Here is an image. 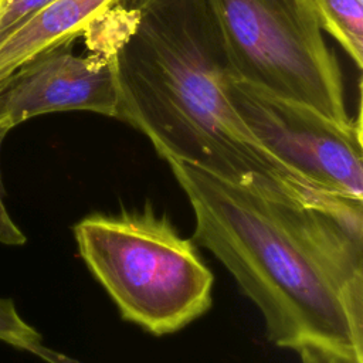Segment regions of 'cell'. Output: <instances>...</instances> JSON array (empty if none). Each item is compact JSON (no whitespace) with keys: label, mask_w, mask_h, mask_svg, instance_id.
<instances>
[{"label":"cell","mask_w":363,"mask_h":363,"mask_svg":"<svg viewBox=\"0 0 363 363\" xmlns=\"http://www.w3.org/2000/svg\"><path fill=\"white\" fill-rule=\"evenodd\" d=\"M210 251L261 312L267 339L363 362V200H282L167 160Z\"/></svg>","instance_id":"obj_1"},{"label":"cell","mask_w":363,"mask_h":363,"mask_svg":"<svg viewBox=\"0 0 363 363\" xmlns=\"http://www.w3.org/2000/svg\"><path fill=\"white\" fill-rule=\"evenodd\" d=\"M84 34L113 60L118 119L142 132L156 153L220 180L308 204L323 194L268 153L227 98L237 78L211 0H129Z\"/></svg>","instance_id":"obj_2"},{"label":"cell","mask_w":363,"mask_h":363,"mask_svg":"<svg viewBox=\"0 0 363 363\" xmlns=\"http://www.w3.org/2000/svg\"><path fill=\"white\" fill-rule=\"evenodd\" d=\"M72 231L79 257L123 320L164 336L211 308L214 275L199 245L149 201L118 213H91Z\"/></svg>","instance_id":"obj_3"},{"label":"cell","mask_w":363,"mask_h":363,"mask_svg":"<svg viewBox=\"0 0 363 363\" xmlns=\"http://www.w3.org/2000/svg\"><path fill=\"white\" fill-rule=\"evenodd\" d=\"M237 79L352 123L312 0H211Z\"/></svg>","instance_id":"obj_4"},{"label":"cell","mask_w":363,"mask_h":363,"mask_svg":"<svg viewBox=\"0 0 363 363\" xmlns=\"http://www.w3.org/2000/svg\"><path fill=\"white\" fill-rule=\"evenodd\" d=\"M227 98L259 145L311 187L363 200L360 115L339 123L237 78L227 84Z\"/></svg>","instance_id":"obj_5"},{"label":"cell","mask_w":363,"mask_h":363,"mask_svg":"<svg viewBox=\"0 0 363 363\" xmlns=\"http://www.w3.org/2000/svg\"><path fill=\"white\" fill-rule=\"evenodd\" d=\"M72 43L67 40L38 52L0 82V116L13 128L38 115L64 111L118 116L112 55L91 41V52L77 55Z\"/></svg>","instance_id":"obj_6"},{"label":"cell","mask_w":363,"mask_h":363,"mask_svg":"<svg viewBox=\"0 0 363 363\" xmlns=\"http://www.w3.org/2000/svg\"><path fill=\"white\" fill-rule=\"evenodd\" d=\"M126 0H52L0 44V82L38 52L75 40Z\"/></svg>","instance_id":"obj_7"},{"label":"cell","mask_w":363,"mask_h":363,"mask_svg":"<svg viewBox=\"0 0 363 363\" xmlns=\"http://www.w3.org/2000/svg\"><path fill=\"white\" fill-rule=\"evenodd\" d=\"M320 27L363 67V0H312Z\"/></svg>","instance_id":"obj_8"},{"label":"cell","mask_w":363,"mask_h":363,"mask_svg":"<svg viewBox=\"0 0 363 363\" xmlns=\"http://www.w3.org/2000/svg\"><path fill=\"white\" fill-rule=\"evenodd\" d=\"M0 340L26 352L43 343L41 335L20 316L14 302L6 298H0Z\"/></svg>","instance_id":"obj_9"},{"label":"cell","mask_w":363,"mask_h":363,"mask_svg":"<svg viewBox=\"0 0 363 363\" xmlns=\"http://www.w3.org/2000/svg\"><path fill=\"white\" fill-rule=\"evenodd\" d=\"M52 0H0V44Z\"/></svg>","instance_id":"obj_10"},{"label":"cell","mask_w":363,"mask_h":363,"mask_svg":"<svg viewBox=\"0 0 363 363\" xmlns=\"http://www.w3.org/2000/svg\"><path fill=\"white\" fill-rule=\"evenodd\" d=\"M11 128L13 125L6 118L0 116V145ZM3 197H4V189L0 177V242L6 245H23L26 244L27 238L24 233L20 230V227L10 217L3 203Z\"/></svg>","instance_id":"obj_11"},{"label":"cell","mask_w":363,"mask_h":363,"mask_svg":"<svg viewBox=\"0 0 363 363\" xmlns=\"http://www.w3.org/2000/svg\"><path fill=\"white\" fill-rule=\"evenodd\" d=\"M295 352H298L301 363H363L353 356L318 343L302 345Z\"/></svg>","instance_id":"obj_12"},{"label":"cell","mask_w":363,"mask_h":363,"mask_svg":"<svg viewBox=\"0 0 363 363\" xmlns=\"http://www.w3.org/2000/svg\"><path fill=\"white\" fill-rule=\"evenodd\" d=\"M33 354L38 356L41 360H44L45 363H84V362H79L78 359H74L71 356H67L61 352H57V350H52L47 346H44L43 343L37 345L35 347L31 349Z\"/></svg>","instance_id":"obj_13"}]
</instances>
